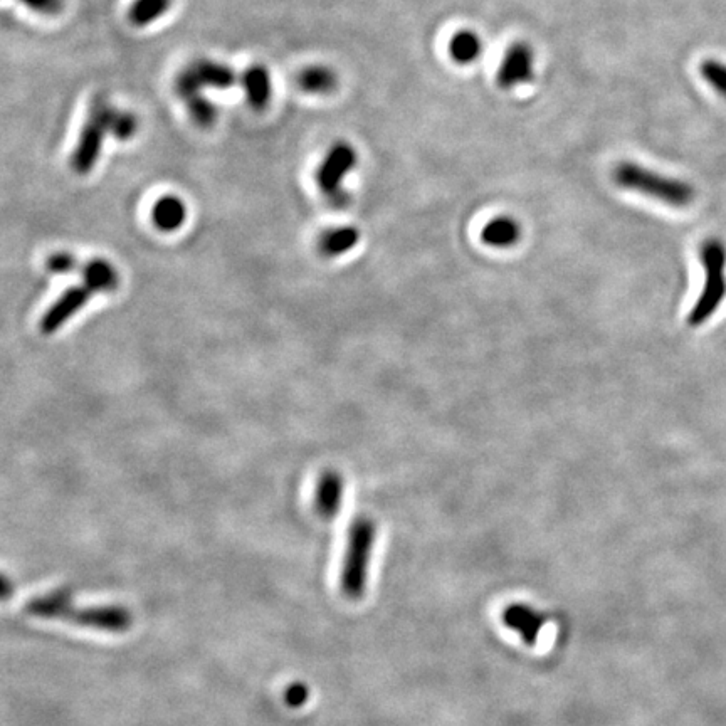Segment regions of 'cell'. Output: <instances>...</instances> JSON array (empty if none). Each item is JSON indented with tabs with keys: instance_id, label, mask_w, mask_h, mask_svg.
I'll return each mask as SVG.
<instances>
[{
	"instance_id": "10",
	"label": "cell",
	"mask_w": 726,
	"mask_h": 726,
	"mask_svg": "<svg viewBox=\"0 0 726 726\" xmlns=\"http://www.w3.org/2000/svg\"><path fill=\"white\" fill-rule=\"evenodd\" d=\"M343 478L337 471H325L316 486V510L323 518L332 520L340 513L343 503Z\"/></svg>"
},
{
	"instance_id": "4",
	"label": "cell",
	"mask_w": 726,
	"mask_h": 726,
	"mask_svg": "<svg viewBox=\"0 0 726 726\" xmlns=\"http://www.w3.org/2000/svg\"><path fill=\"white\" fill-rule=\"evenodd\" d=\"M700 256L705 268V286L688 316L691 327H700L715 315L726 296L725 244L720 239H708L701 246Z\"/></svg>"
},
{
	"instance_id": "11",
	"label": "cell",
	"mask_w": 726,
	"mask_h": 726,
	"mask_svg": "<svg viewBox=\"0 0 726 726\" xmlns=\"http://www.w3.org/2000/svg\"><path fill=\"white\" fill-rule=\"evenodd\" d=\"M241 83L253 108L263 110L269 105L271 96H273V83H271V74L266 66L263 64L249 66L242 73Z\"/></svg>"
},
{
	"instance_id": "8",
	"label": "cell",
	"mask_w": 726,
	"mask_h": 726,
	"mask_svg": "<svg viewBox=\"0 0 726 726\" xmlns=\"http://www.w3.org/2000/svg\"><path fill=\"white\" fill-rule=\"evenodd\" d=\"M93 293L95 291L86 285L76 286V288L64 291L61 298L41 318V323H39L41 332L44 335H51V333L58 332L59 328L63 327L66 321L71 320L90 301Z\"/></svg>"
},
{
	"instance_id": "19",
	"label": "cell",
	"mask_w": 726,
	"mask_h": 726,
	"mask_svg": "<svg viewBox=\"0 0 726 726\" xmlns=\"http://www.w3.org/2000/svg\"><path fill=\"white\" fill-rule=\"evenodd\" d=\"M170 6L172 0H135L128 11V19L135 27H147L165 16Z\"/></svg>"
},
{
	"instance_id": "13",
	"label": "cell",
	"mask_w": 726,
	"mask_h": 726,
	"mask_svg": "<svg viewBox=\"0 0 726 726\" xmlns=\"http://www.w3.org/2000/svg\"><path fill=\"white\" fill-rule=\"evenodd\" d=\"M521 226L516 219L508 216L491 219L481 231V241L490 248L506 249L520 241Z\"/></svg>"
},
{
	"instance_id": "12",
	"label": "cell",
	"mask_w": 726,
	"mask_h": 726,
	"mask_svg": "<svg viewBox=\"0 0 726 726\" xmlns=\"http://www.w3.org/2000/svg\"><path fill=\"white\" fill-rule=\"evenodd\" d=\"M202 88L229 90L237 83V74L227 64L217 63L212 59H199L190 64Z\"/></svg>"
},
{
	"instance_id": "24",
	"label": "cell",
	"mask_w": 726,
	"mask_h": 726,
	"mask_svg": "<svg viewBox=\"0 0 726 726\" xmlns=\"http://www.w3.org/2000/svg\"><path fill=\"white\" fill-rule=\"evenodd\" d=\"M31 11L39 12L44 16H56L63 11L64 0H19Z\"/></svg>"
},
{
	"instance_id": "26",
	"label": "cell",
	"mask_w": 726,
	"mask_h": 726,
	"mask_svg": "<svg viewBox=\"0 0 726 726\" xmlns=\"http://www.w3.org/2000/svg\"><path fill=\"white\" fill-rule=\"evenodd\" d=\"M12 594V584L11 580L7 579V577H2V597L4 599H9V595Z\"/></svg>"
},
{
	"instance_id": "15",
	"label": "cell",
	"mask_w": 726,
	"mask_h": 726,
	"mask_svg": "<svg viewBox=\"0 0 726 726\" xmlns=\"http://www.w3.org/2000/svg\"><path fill=\"white\" fill-rule=\"evenodd\" d=\"M78 274L83 276L85 285L90 286L95 293L115 291L120 285V276L116 269L105 259H93L90 263L79 264Z\"/></svg>"
},
{
	"instance_id": "16",
	"label": "cell",
	"mask_w": 726,
	"mask_h": 726,
	"mask_svg": "<svg viewBox=\"0 0 726 726\" xmlns=\"http://www.w3.org/2000/svg\"><path fill=\"white\" fill-rule=\"evenodd\" d=\"M152 217L160 231L174 232L180 229L187 219V207L184 200L179 197L165 195L153 206Z\"/></svg>"
},
{
	"instance_id": "21",
	"label": "cell",
	"mask_w": 726,
	"mask_h": 726,
	"mask_svg": "<svg viewBox=\"0 0 726 726\" xmlns=\"http://www.w3.org/2000/svg\"><path fill=\"white\" fill-rule=\"evenodd\" d=\"M138 132L137 116L130 111L113 110L110 120V135L116 140L127 142L130 138L135 137Z\"/></svg>"
},
{
	"instance_id": "3",
	"label": "cell",
	"mask_w": 726,
	"mask_h": 726,
	"mask_svg": "<svg viewBox=\"0 0 726 726\" xmlns=\"http://www.w3.org/2000/svg\"><path fill=\"white\" fill-rule=\"evenodd\" d=\"M375 543V523L357 518L348 530L347 552L343 558L342 590L350 600L362 599L369 582L370 558Z\"/></svg>"
},
{
	"instance_id": "17",
	"label": "cell",
	"mask_w": 726,
	"mask_h": 726,
	"mask_svg": "<svg viewBox=\"0 0 726 726\" xmlns=\"http://www.w3.org/2000/svg\"><path fill=\"white\" fill-rule=\"evenodd\" d=\"M298 85L310 95H328L337 88L338 76L328 66H310L301 71Z\"/></svg>"
},
{
	"instance_id": "25",
	"label": "cell",
	"mask_w": 726,
	"mask_h": 726,
	"mask_svg": "<svg viewBox=\"0 0 726 726\" xmlns=\"http://www.w3.org/2000/svg\"><path fill=\"white\" fill-rule=\"evenodd\" d=\"M308 698H310V690L305 683L290 684V688L285 691V701L293 708L305 705Z\"/></svg>"
},
{
	"instance_id": "20",
	"label": "cell",
	"mask_w": 726,
	"mask_h": 726,
	"mask_svg": "<svg viewBox=\"0 0 726 726\" xmlns=\"http://www.w3.org/2000/svg\"><path fill=\"white\" fill-rule=\"evenodd\" d=\"M185 105H187V110H189L190 118L199 127L209 128L216 123L217 106L211 100H207L206 96H194L189 101H185Z\"/></svg>"
},
{
	"instance_id": "18",
	"label": "cell",
	"mask_w": 726,
	"mask_h": 726,
	"mask_svg": "<svg viewBox=\"0 0 726 726\" xmlns=\"http://www.w3.org/2000/svg\"><path fill=\"white\" fill-rule=\"evenodd\" d=\"M358 239H360V232L355 227L345 226L337 227V229H330L320 237L321 253L328 256V258H337L342 254L348 253L350 249L357 246Z\"/></svg>"
},
{
	"instance_id": "23",
	"label": "cell",
	"mask_w": 726,
	"mask_h": 726,
	"mask_svg": "<svg viewBox=\"0 0 726 726\" xmlns=\"http://www.w3.org/2000/svg\"><path fill=\"white\" fill-rule=\"evenodd\" d=\"M79 264L81 263H79L78 259L69 253H56L49 256L48 259L49 271L58 274L78 273Z\"/></svg>"
},
{
	"instance_id": "14",
	"label": "cell",
	"mask_w": 726,
	"mask_h": 726,
	"mask_svg": "<svg viewBox=\"0 0 726 726\" xmlns=\"http://www.w3.org/2000/svg\"><path fill=\"white\" fill-rule=\"evenodd\" d=\"M483 48V39L479 37L478 32L471 31V29L454 32L453 37L449 39V56L454 63L461 64V66L476 63L483 54Z\"/></svg>"
},
{
	"instance_id": "22",
	"label": "cell",
	"mask_w": 726,
	"mask_h": 726,
	"mask_svg": "<svg viewBox=\"0 0 726 726\" xmlns=\"http://www.w3.org/2000/svg\"><path fill=\"white\" fill-rule=\"evenodd\" d=\"M701 76L705 78L706 83L718 93V95L726 98V64L721 63L718 59H706L700 66Z\"/></svg>"
},
{
	"instance_id": "9",
	"label": "cell",
	"mask_w": 726,
	"mask_h": 726,
	"mask_svg": "<svg viewBox=\"0 0 726 726\" xmlns=\"http://www.w3.org/2000/svg\"><path fill=\"white\" fill-rule=\"evenodd\" d=\"M503 622L511 631H515L521 637V641L527 642L528 646H535L545 626V616L535 611L532 605L510 604L503 611Z\"/></svg>"
},
{
	"instance_id": "6",
	"label": "cell",
	"mask_w": 726,
	"mask_h": 726,
	"mask_svg": "<svg viewBox=\"0 0 726 726\" xmlns=\"http://www.w3.org/2000/svg\"><path fill=\"white\" fill-rule=\"evenodd\" d=\"M357 162V150L348 142H337L328 150L327 157L323 158L320 169L316 172V182L321 192L335 200L337 206L347 199L342 190L343 180L355 169Z\"/></svg>"
},
{
	"instance_id": "2",
	"label": "cell",
	"mask_w": 726,
	"mask_h": 726,
	"mask_svg": "<svg viewBox=\"0 0 726 726\" xmlns=\"http://www.w3.org/2000/svg\"><path fill=\"white\" fill-rule=\"evenodd\" d=\"M612 179L624 190L648 195L651 199L661 200L668 206L686 207L695 200V189L688 182L658 174L654 170L627 160L614 167Z\"/></svg>"
},
{
	"instance_id": "7",
	"label": "cell",
	"mask_w": 726,
	"mask_h": 726,
	"mask_svg": "<svg viewBox=\"0 0 726 726\" xmlns=\"http://www.w3.org/2000/svg\"><path fill=\"white\" fill-rule=\"evenodd\" d=\"M535 76V51L527 41H516L506 49L496 73V86L503 91L528 85Z\"/></svg>"
},
{
	"instance_id": "1",
	"label": "cell",
	"mask_w": 726,
	"mask_h": 726,
	"mask_svg": "<svg viewBox=\"0 0 726 726\" xmlns=\"http://www.w3.org/2000/svg\"><path fill=\"white\" fill-rule=\"evenodd\" d=\"M24 611L32 617L41 619H61L73 622L78 626L91 627L98 631L121 634L127 632L133 624L132 612L123 605H93L76 609L73 594L66 589L54 590L46 595H39L24 605Z\"/></svg>"
},
{
	"instance_id": "5",
	"label": "cell",
	"mask_w": 726,
	"mask_h": 726,
	"mask_svg": "<svg viewBox=\"0 0 726 726\" xmlns=\"http://www.w3.org/2000/svg\"><path fill=\"white\" fill-rule=\"evenodd\" d=\"M113 106L103 96H98L91 103L90 113L86 118L85 127L79 135L78 145L74 150L71 165L78 174H90L100 160L106 133H110V120Z\"/></svg>"
}]
</instances>
